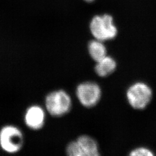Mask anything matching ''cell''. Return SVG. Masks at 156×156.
Masks as SVG:
<instances>
[{"label":"cell","instance_id":"cell-8","mask_svg":"<svg viewBox=\"0 0 156 156\" xmlns=\"http://www.w3.org/2000/svg\"><path fill=\"white\" fill-rule=\"evenodd\" d=\"M117 67L115 60L110 56H106L97 62L95 67V73L100 77H106L113 73Z\"/></svg>","mask_w":156,"mask_h":156},{"label":"cell","instance_id":"cell-11","mask_svg":"<svg viewBox=\"0 0 156 156\" xmlns=\"http://www.w3.org/2000/svg\"><path fill=\"white\" fill-rule=\"evenodd\" d=\"M129 156H153L154 153L150 149L144 147H137L131 151L129 153Z\"/></svg>","mask_w":156,"mask_h":156},{"label":"cell","instance_id":"cell-5","mask_svg":"<svg viewBox=\"0 0 156 156\" xmlns=\"http://www.w3.org/2000/svg\"><path fill=\"white\" fill-rule=\"evenodd\" d=\"M76 94L80 103L86 108L96 105L101 97L100 86L93 82H86L79 84Z\"/></svg>","mask_w":156,"mask_h":156},{"label":"cell","instance_id":"cell-1","mask_svg":"<svg viewBox=\"0 0 156 156\" xmlns=\"http://www.w3.org/2000/svg\"><path fill=\"white\" fill-rule=\"evenodd\" d=\"M89 27L95 39L102 42L114 39L117 36V27L114 24L113 17L109 14L93 17Z\"/></svg>","mask_w":156,"mask_h":156},{"label":"cell","instance_id":"cell-7","mask_svg":"<svg viewBox=\"0 0 156 156\" xmlns=\"http://www.w3.org/2000/svg\"><path fill=\"white\" fill-rule=\"evenodd\" d=\"M82 156H98L100 155L98 146L93 138L87 135H82L76 140Z\"/></svg>","mask_w":156,"mask_h":156},{"label":"cell","instance_id":"cell-6","mask_svg":"<svg viewBox=\"0 0 156 156\" xmlns=\"http://www.w3.org/2000/svg\"><path fill=\"white\" fill-rule=\"evenodd\" d=\"M45 121V113L43 108L38 105L29 107L24 115V122L28 128L37 130L42 128Z\"/></svg>","mask_w":156,"mask_h":156},{"label":"cell","instance_id":"cell-12","mask_svg":"<svg viewBox=\"0 0 156 156\" xmlns=\"http://www.w3.org/2000/svg\"><path fill=\"white\" fill-rule=\"evenodd\" d=\"M84 1H86V2H93L94 0H84Z\"/></svg>","mask_w":156,"mask_h":156},{"label":"cell","instance_id":"cell-10","mask_svg":"<svg viewBox=\"0 0 156 156\" xmlns=\"http://www.w3.org/2000/svg\"><path fill=\"white\" fill-rule=\"evenodd\" d=\"M66 152L69 156H82L79 147L76 140L70 142L67 146Z\"/></svg>","mask_w":156,"mask_h":156},{"label":"cell","instance_id":"cell-4","mask_svg":"<svg viewBox=\"0 0 156 156\" xmlns=\"http://www.w3.org/2000/svg\"><path fill=\"white\" fill-rule=\"evenodd\" d=\"M23 135L20 129L12 125L6 126L0 131V146L3 151L14 154L21 150Z\"/></svg>","mask_w":156,"mask_h":156},{"label":"cell","instance_id":"cell-9","mask_svg":"<svg viewBox=\"0 0 156 156\" xmlns=\"http://www.w3.org/2000/svg\"><path fill=\"white\" fill-rule=\"evenodd\" d=\"M90 56L95 62H97L107 56L106 46L102 41L95 39L90 42L88 45Z\"/></svg>","mask_w":156,"mask_h":156},{"label":"cell","instance_id":"cell-3","mask_svg":"<svg viewBox=\"0 0 156 156\" xmlns=\"http://www.w3.org/2000/svg\"><path fill=\"white\" fill-rule=\"evenodd\" d=\"M153 95L152 90L147 84L138 82L129 87L126 97L129 104L135 109H145L150 103Z\"/></svg>","mask_w":156,"mask_h":156},{"label":"cell","instance_id":"cell-2","mask_svg":"<svg viewBox=\"0 0 156 156\" xmlns=\"http://www.w3.org/2000/svg\"><path fill=\"white\" fill-rule=\"evenodd\" d=\"M45 106L51 116L60 117L71 110L72 100L66 91L62 90H56L46 96Z\"/></svg>","mask_w":156,"mask_h":156}]
</instances>
